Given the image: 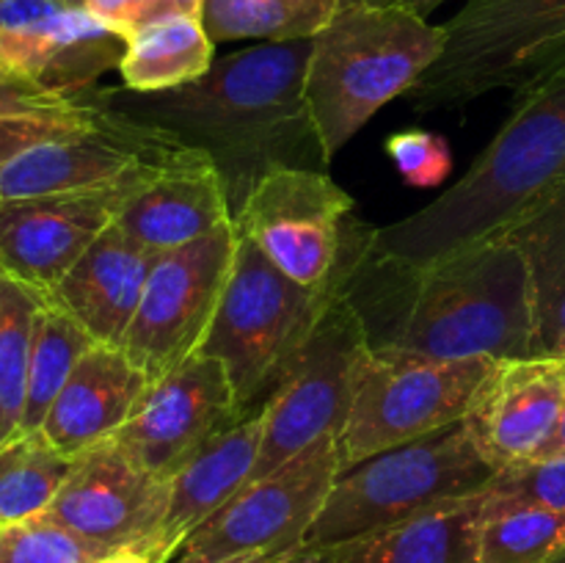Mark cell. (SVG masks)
<instances>
[{
	"label": "cell",
	"instance_id": "2e32d148",
	"mask_svg": "<svg viewBox=\"0 0 565 563\" xmlns=\"http://www.w3.org/2000/svg\"><path fill=\"white\" fill-rule=\"evenodd\" d=\"M143 171L99 191L0 202V270L50 298L66 270L114 224L127 191Z\"/></svg>",
	"mask_w": 565,
	"mask_h": 563
},
{
	"label": "cell",
	"instance_id": "ac0fdd59",
	"mask_svg": "<svg viewBox=\"0 0 565 563\" xmlns=\"http://www.w3.org/2000/svg\"><path fill=\"white\" fill-rule=\"evenodd\" d=\"M565 406V362L502 359L469 401L463 428L491 469L544 456L555 442Z\"/></svg>",
	"mask_w": 565,
	"mask_h": 563
},
{
	"label": "cell",
	"instance_id": "e0dca14e",
	"mask_svg": "<svg viewBox=\"0 0 565 563\" xmlns=\"http://www.w3.org/2000/svg\"><path fill=\"white\" fill-rule=\"evenodd\" d=\"M171 480L138 467L114 439L75 456L70 478L44 513L108 550L149 552L169 508Z\"/></svg>",
	"mask_w": 565,
	"mask_h": 563
},
{
	"label": "cell",
	"instance_id": "5b68a950",
	"mask_svg": "<svg viewBox=\"0 0 565 563\" xmlns=\"http://www.w3.org/2000/svg\"><path fill=\"white\" fill-rule=\"evenodd\" d=\"M340 290L348 287L298 285L237 235L218 309L199 348L224 364L237 417L263 412Z\"/></svg>",
	"mask_w": 565,
	"mask_h": 563
},
{
	"label": "cell",
	"instance_id": "ee69618b",
	"mask_svg": "<svg viewBox=\"0 0 565 563\" xmlns=\"http://www.w3.org/2000/svg\"><path fill=\"white\" fill-rule=\"evenodd\" d=\"M555 563H565V555H561V557H557V561Z\"/></svg>",
	"mask_w": 565,
	"mask_h": 563
},
{
	"label": "cell",
	"instance_id": "5bb4252c",
	"mask_svg": "<svg viewBox=\"0 0 565 563\" xmlns=\"http://www.w3.org/2000/svg\"><path fill=\"white\" fill-rule=\"evenodd\" d=\"M127 39L58 0H0V72L55 94H86L119 70Z\"/></svg>",
	"mask_w": 565,
	"mask_h": 563
},
{
	"label": "cell",
	"instance_id": "7c38bea8",
	"mask_svg": "<svg viewBox=\"0 0 565 563\" xmlns=\"http://www.w3.org/2000/svg\"><path fill=\"white\" fill-rule=\"evenodd\" d=\"M235 246L237 232L230 221L188 246L158 254L149 265L141 301L121 348L152 384L202 348Z\"/></svg>",
	"mask_w": 565,
	"mask_h": 563
},
{
	"label": "cell",
	"instance_id": "4dcf8cb0",
	"mask_svg": "<svg viewBox=\"0 0 565 563\" xmlns=\"http://www.w3.org/2000/svg\"><path fill=\"white\" fill-rule=\"evenodd\" d=\"M110 552L47 513L0 528V563H99Z\"/></svg>",
	"mask_w": 565,
	"mask_h": 563
},
{
	"label": "cell",
	"instance_id": "7402d4cb",
	"mask_svg": "<svg viewBox=\"0 0 565 563\" xmlns=\"http://www.w3.org/2000/svg\"><path fill=\"white\" fill-rule=\"evenodd\" d=\"M152 254L110 224L66 270L50 301L72 315L94 342L119 346L136 318Z\"/></svg>",
	"mask_w": 565,
	"mask_h": 563
},
{
	"label": "cell",
	"instance_id": "9c48e42d",
	"mask_svg": "<svg viewBox=\"0 0 565 563\" xmlns=\"http://www.w3.org/2000/svg\"><path fill=\"white\" fill-rule=\"evenodd\" d=\"M491 359H436L370 346L340 431V472L461 423Z\"/></svg>",
	"mask_w": 565,
	"mask_h": 563
},
{
	"label": "cell",
	"instance_id": "603a6c76",
	"mask_svg": "<svg viewBox=\"0 0 565 563\" xmlns=\"http://www.w3.org/2000/svg\"><path fill=\"white\" fill-rule=\"evenodd\" d=\"M483 489L326 552L318 563H478Z\"/></svg>",
	"mask_w": 565,
	"mask_h": 563
},
{
	"label": "cell",
	"instance_id": "f35d334b",
	"mask_svg": "<svg viewBox=\"0 0 565 563\" xmlns=\"http://www.w3.org/2000/svg\"><path fill=\"white\" fill-rule=\"evenodd\" d=\"M99 563H154V557L147 550H141V546H125V550L110 552Z\"/></svg>",
	"mask_w": 565,
	"mask_h": 563
},
{
	"label": "cell",
	"instance_id": "d590c367",
	"mask_svg": "<svg viewBox=\"0 0 565 563\" xmlns=\"http://www.w3.org/2000/svg\"><path fill=\"white\" fill-rule=\"evenodd\" d=\"M83 9L92 17H97L110 31L121 33L127 39L143 22L154 20L158 0H86Z\"/></svg>",
	"mask_w": 565,
	"mask_h": 563
},
{
	"label": "cell",
	"instance_id": "1f68e13d",
	"mask_svg": "<svg viewBox=\"0 0 565 563\" xmlns=\"http://www.w3.org/2000/svg\"><path fill=\"white\" fill-rule=\"evenodd\" d=\"M108 114V105L99 97V88H94L86 99L58 105V108L22 110V114H0V166L9 163L25 149L50 138L81 132L86 127L99 125Z\"/></svg>",
	"mask_w": 565,
	"mask_h": 563
},
{
	"label": "cell",
	"instance_id": "74e56055",
	"mask_svg": "<svg viewBox=\"0 0 565 563\" xmlns=\"http://www.w3.org/2000/svg\"><path fill=\"white\" fill-rule=\"evenodd\" d=\"M204 0H158V9H154V20L158 17H171V14H191L202 17ZM152 22V20H149Z\"/></svg>",
	"mask_w": 565,
	"mask_h": 563
},
{
	"label": "cell",
	"instance_id": "836d02e7",
	"mask_svg": "<svg viewBox=\"0 0 565 563\" xmlns=\"http://www.w3.org/2000/svg\"><path fill=\"white\" fill-rule=\"evenodd\" d=\"M386 155L397 174L414 188H436L452 171V152L447 138L428 130H401L386 138Z\"/></svg>",
	"mask_w": 565,
	"mask_h": 563
},
{
	"label": "cell",
	"instance_id": "484cf974",
	"mask_svg": "<svg viewBox=\"0 0 565 563\" xmlns=\"http://www.w3.org/2000/svg\"><path fill=\"white\" fill-rule=\"evenodd\" d=\"M94 346V337L72 318L66 309L44 298L33 320L31 359H28V384H25V408H22L20 434L42 428L50 406L64 390L66 379L83 353Z\"/></svg>",
	"mask_w": 565,
	"mask_h": 563
},
{
	"label": "cell",
	"instance_id": "44dd1931",
	"mask_svg": "<svg viewBox=\"0 0 565 563\" xmlns=\"http://www.w3.org/2000/svg\"><path fill=\"white\" fill-rule=\"evenodd\" d=\"M149 386L152 381L127 357L125 348L94 342L66 379L39 431L64 456L75 458L88 447L108 442L127 423Z\"/></svg>",
	"mask_w": 565,
	"mask_h": 563
},
{
	"label": "cell",
	"instance_id": "f1b7e54d",
	"mask_svg": "<svg viewBox=\"0 0 565 563\" xmlns=\"http://www.w3.org/2000/svg\"><path fill=\"white\" fill-rule=\"evenodd\" d=\"M561 555H565V511L486 502L478 563H555Z\"/></svg>",
	"mask_w": 565,
	"mask_h": 563
},
{
	"label": "cell",
	"instance_id": "4316f807",
	"mask_svg": "<svg viewBox=\"0 0 565 563\" xmlns=\"http://www.w3.org/2000/svg\"><path fill=\"white\" fill-rule=\"evenodd\" d=\"M340 11V0H204L202 22L218 42L312 39Z\"/></svg>",
	"mask_w": 565,
	"mask_h": 563
},
{
	"label": "cell",
	"instance_id": "3957f363",
	"mask_svg": "<svg viewBox=\"0 0 565 563\" xmlns=\"http://www.w3.org/2000/svg\"><path fill=\"white\" fill-rule=\"evenodd\" d=\"M395 274L408 282L406 301L397 323L375 346L436 359L502 362L533 357L530 270L508 232Z\"/></svg>",
	"mask_w": 565,
	"mask_h": 563
},
{
	"label": "cell",
	"instance_id": "83f0119b",
	"mask_svg": "<svg viewBox=\"0 0 565 563\" xmlns=\"http://www.w3.org/2000/svg\"><path fill=\"white\" fill-rule=\"evenodd\" d=\"M75 458L64 456L42 431L0 445V528L39 517L70 478Z\"/></svg>",
	"mask_w": 565,
	"mask_h": 563
},
{
	"label": "cell",
	"instance_id": "8fae6325",
	"mask_svg": "<svg viewBox=\"0 0 565 563\" xmlns=\"http://www.w3.org/2000/svg\"><path fill=\"white\" fill-rule=\"evenodd\" d=\"M340 478L334 436L252 478L224 508L199 524L171 563H202L252 552H301L309 528Z\"/></svg>",
	"mask_w": 565,
	"mask_h": 563
},
{
	"label": "cell",
	"instance_id": "7bdbcfd3",
	"mask_svg": "<svg viewBox=\"0 0 565 563\" xmlns=\"http://www.w3.org/2000/svg\"><path fill=\"white\" fill-rule=\"evenodd\" d=\"M61 6H70V9H83L86 6V0H58Z\"/></svg>",
	"mask_w": 565,
	"mask_h": 563
},
{
	"label": "cell",
	"instance_id": "60d3db41",
	"mask_svg": "<svg viewBox=\"0 0 565 563\" xmlns=\"http://www.w3.org/2000/svg\"><path fill=\"white\" fill-rule=\"evenodd\" d=\"M550 453H561V456H565V406H563V419H561V428H557L555 442H552V447L544 453V456H550Z\"/></svg>",
	"mask_w": 565,
	"mask_h": 563
},
{
	"label": "cell",
	"instance_id": "d6986e66",
	"mask_svg": "<svg viewBox=\"0 0 565 563\" xmlns=\"http://www.w3.org/2000/svg\"><path fill=\"white\" fill-rule=\"evenodd\" d=\"M224 177L204 149L180 144L127 191L114 224L152 257L230 224Z\"/></svg>",
	"mask_w": 565,
	"mask_h": 563
},
{
	"label": "cell",
	"instance_id": "277c9868",
	"mask_svg": "<svg viewBox=\"0 0 565 563\" xmlns=\"http://www.w3.org/2000/svg\"><path fill=\"white\" fill-rule=\"evenodd\" d=\"M445 50V31L403 3L342 6L312 36L303 97L326 166Z\"/></svg>",
	"mask_w": 565,
	"mask_h": 563
},
{
	"label": "cell",
	"instance_id": "8992f818",
	"mask_svg": "<svg viewBox=\"0 0 565 563\" xmlns=\"http://www.w3.org/2000/svg\"><path fill=\"white\" fill-rule=\"evenodd\" d=\"M494 469L480 458L463 423L392 447L340 472L303 539L298 563H318L326 552L403 522L419 511L478 495Z\"/></svg>",
	"mask_w": 565,
	"mask_h": 563
},
{
	"label": "cell",
	"instance_id": "ffe728a7",
	"mask_svg": "<svg viewBox=\"0 0 565 563\" xmlns=\"http://www.w3.org/2000/svg\"><path fill=\"white\" fill-rule=\"evenodd\" d=\"M265 431L263 412L246 414L213 436L180 472L171 478L166 519L154 535L149 555L154 563H171L188 535L224 508L252 480Z\"/></svg>",
	"mask_w": 565,
	"mask_h": 563
},
{
	"label": "cell",
	"instance_id": "cb8c5ba5",
	"mask_svg": "<svg viewBox=\"0 0 565 563\" xmlns=\"http://www.w3.org/2000/svg\"><path fill=\"white\" fill-rule=\"evenodd\" d=\"M522 248L533 290V357L565 362V185L508 226Z\"/></svg>",
	"mask_w": 565,
	"mask_h": 563
},
{
	"label": "cell",
	"instance_id": "9a60e30c",
	"mask_svg": "<svg viewBox=\"0 0 565 563\" xmlns=\"http://www.w3.org/2000/svg\"><path fill=\"white\" fill-rule=\"evenodd\" d=\"M180 144L158 127L108 108L99 125L50 138L0 166V202L119 185Z\"/></svg>",
	"mask_w": 565,
	"mask_h": 563
},
{
	"label": "cell",
	"instance_id": "30bf717a",
	"mask_svg": "<svg viewBox=\"0 0 565 563\" xmlns=\"http://www.w3.org/2000/svg\"><path fill=\"white\" fill-rule=\"evenodd\" d=\"M370 346L367 320L351 293L340 290L320 315L279 390L265 403L263 445L252 478L274 472L320 439H340Z\"/></svg>",
	"mask_w": 565,
	"mask_h": 563
},
{
	"label": "cell",
	"instance_id": "8d00e7d4",
	"mask_svg": "<svg viewBox=\"0 0 565 563\" xmlns=\"http://www.w3.org/2000/svg\"><path fill=\"white\" fill-rule=\"evenodd\" d=\"M202 563H298V552H252V555H230V557H215V561Z\"/></svg>",
	"mask_w": 565,
	"mask_h": 563
},
{
	"label": "cell",
	"instance_id": "ab89813d",
	"mask_svg": "<svg viewBox=\"0 0 565 563\" xmlns=\"http://www.w3.org/2000/svg\"><path fill=\"white\" fill-rule=\"evenodd\" d=\"M403 6H408L412 11H417L419 17H430L439 6H445L447 0H401Z\"/></svg>",
	"mask_w": 565,
	"mask_h": 563
},
{
	"label": "cell",
	"instance_id": "e575fe53",
	"mask_svg": "<svg viewBox=\"0 0 565 563\" xmlns=\"http://www.w3.org/2000/svg\"><path fill=\"white\" fill-rule=\"evenodd\" d=\"M92 92L55 94V92H47V88L36 86V83L25 81V77L0 72V114H22V110L58 108V105H70V103H77V99H86Z\"/></svg>",
	"mask_w": 565,
	"mask_h": 563
},
{
	"label": "cell",
	"instance_id": "4fadbf2b",
	"mask_svg": "<svg viewBox=\"0 0 565 563\" xmlns=\"http://www.w3.org/2000/svg\"><path fill=\"white\" fill-rule=\"evenodd\" d=\"M235 419L241 417L224 364L196 351L143 392L110 439L149 475L171 480Z\"/></svg>",
	"mask_w": 565,
	"mask_h": 563
},
{
	"label": "cell",
	"instance_id": "6da1fadb",
	"mask_svg": "<svg viewBox=\"0 0 565 563\" xmlns=\"http://www.w3.org/2000/svg\"><path fill=\"white\" fill-rule=\"evenodd\" d=\"M312 39L259 42L221 55L180 88L138 94L99 88L116 114L152 125L188 147L204 149L224 177L235 213L259 177L279 166L326 169L303 81Z\"/></svg>",
	"mask_w": 565,
	"mask_h": 563
},
{
	"label": "cell",
	"instance_id": "ba28073f",
	"mask_svg": "<svg viewBox=\"0 0 565 563\" xmlns=\"http://www.w3.org/2000/svg\"><path fill=\"white\" fill-rule=\"evenodd\" d=\"M353 210L351 193L326 171L279 166L259 177L232 224L298 285L351 287L373 241Z\"/></svg>",
	"mask_w": 565,
	"mask_h": 563
},
{
	"label": "cell",
	"instance_id": "7a4b0ae2",
	"mask_svg": "<svg viewBox=\"0 0 565 563\" xmlns=\"http://www.w3.org/2000/svg\"><path fill=\"white\" fill-rule=\"evenodd\" d=\"M565 185V61L513 94L489 147L445 193L406 219L373 230L370 263L414 270L505 232L535 202Z\"/></svg>",
	"mask_w": 565,
	"mask_h": 563
},
{
	"label": "cell",
	"instance_id": "b9f144b4",
	"mask_svg": "<svg viewBox=\"0 0 565 563\" xmlns=\"http://www.w3.org/2000/svg\"><path fill=\"white\" fill-rule=\"evenodd\" d=\"M392 3H401V0H340V9L342 6H392Z\"/></svg>",
	"mask_w": 565,
	"mask_h": 563
},
{
	"label": "cell",
	"instance_id": "d4e9b609",
	"mask_svg": "<svg viewBox=\"0 0 565 563\" xmlns=\"http://www.w3.org/2000/svg\"><path fill=\"white\" fill-rule=\"evenodd\" d=\"M213 61L215 42L202 17H158L127 36L119 64L121 86L138 94L169 92L202 77Z\"/></svg>",
	"mask_w": 565,
	"mask_h": 563
},
{
	"label": "cell",
	"instance_id": "52a82bcc",
	"mask_svg": "<svg viewBox=\"0 0 565 563\" xmlns=\"http://www.w3.org/2000/svg\"><path fill=\"white\" fill-rule=\"evenodd\" d=\"M445 50L406 94L417 114L519 94L565 61V0H467L447 22Z\"/></svg>",
	"mask_w": 565,
	"mask_h": 563
},
{
	"label": "cell",
	"instance_id": "d6a6232c",
	"mask_svg": "<svg viewBox=\"0 0 565 563\" xmlns=\"http://www.w3.org/2000/svg\"><path fill=\"white\" fill-rule=\"evenodd\" d=\"M489 506H539L550 511H565V456L527 458L497 469L483 486Z\"/></svg>",
	"mask_w": 565,
	"mask_h": 563
},
{
	"label": "cell",
	"instance_id": "f546056e",
	"mask_svg": "<svg viewBox=\"0 0 565 563\" xmlns=\"http://www.w3.org/2000/svg\"><path fill=\"white\" fill-rule=\"evenodd\" d=\"M44 298L0 270V445L20 434L33 320Z\"/></svg>",
	"mask_w": 565,
	"mask_h": 563
}]
</instances>
